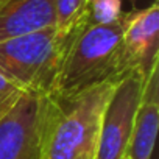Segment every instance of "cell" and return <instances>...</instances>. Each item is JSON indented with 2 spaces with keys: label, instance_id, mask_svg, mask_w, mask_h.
<instances>
[{
  "label": "cell",
  "instance_id": "cell-2",
  "mask_svg": "<svg viewBox=\"0 0 159 159\" xmlns=\"http://www.w3.org/2000/svg\"><path fill=\"white\" fill-rule=\"evenodd\" d=\"M129 11L116 22L105 25H88L80 31L66 56L48 95L72 97L108 80L123 78L131 69L123 53V31Z\"/></svg>",
  "mask_w": 159,
  "mask_h": 159
},
{
  "label": "cell",
  "instance_id": "cell-4",
  "mask_svg": "<svg viewBox=\"0 0 159 159\" xmlns=\"http://www.w3.org/2000/svg\"><path fill=\"white\" fill-rule=\"evenodd\" d=\"M147 73L131 70L117 84L102 122L94 159H128Z\"/></svg>",
  "mask_w": 159,
  "mask_h": 159
},
{
  "label": "cell",
  "instance_id": "cell-9",
  "mask_svg": "<svg viewBox=\"0 0 159 159\" xmlns=\"http://www.w3.org/2000/svg\"><path fill=\"white\" fill-rule=\"evenodd\" d=\"M89 0H55L56 28L59 33H72L88 27V8Z\"/></svg>",
  "mask_w": 159,
  "mask_h": 159
},
{
  "label": "cell",
  "instance_id": "cell-1",
  "mask_svg": "<svg viewBox=\"0 0 159 159\" xmlns=\"http://www.w3.org/2000/svg\"><path fill=\"white\" fill-rule=\"evenodd\" d=\"M122 78L72 97H45L42 159H94L108 103Z\"/></svg>",
  "mask_w": 159,
  "mask_h": 159
},
{
  "label": "cell",
  "instance_id": "cell-7",
  "mask_svg": "<svg viewBox=\"0 0 159 159\" xmlns=\"http://www.w3.org/2000/svg\"><path fill=\"white\" fill-rule=\"evenodd\" d=\"M159 128V59L145 78L128 159H151Z\"/></svg>",
  "mask_w": 159,
  "mask_h": 159
},
{
  "label": "cell",
  "instance_id": "cell-5",
  "mask_svg": "<svg viewBox=\"0 0 159 159\" xmlns=\"http://www.w3.org/2000/svg\"><path fill=\"white\" fill-rule=\"evenodd\" d=\"M45 97L25 92L0 117V159H42Z\"/></svg>",
  "mask_w": 159,
  "mask_h": 159
},
{
  "label": "cell",
  "instance_id": "cell-10",
  "mask_svg": "<svg viewBox=\"0 0 159 159\" xmlns=\"http://www.w3.org/2000/svg\"><path fill=\"white\" fill-rule=\"evenodd\" d=\"M122 11V0H89L86 16L89 25H105L116 22Z\"/></svg>",
  "mask_w": 159,
  "mask_h": 159
},
{
  "label": "cell",
  "instance_id": "cell-3",
  "mask_svg": "<svg viewBox=\"0 0 159 159\" xmlns=\"http://www.w3.org/2000/svg\"><path fill=\"white\" fill-rule=\"evenodd\" d=\"M80 31L64 34L50 27L0 42V73L25 92L48 95Z\"/></svg>",
  "mask_w": 159,
  "mask_h": 159
},
{
  "label": "cell",
  "instance_id": "cell-8",
  "mask_svg": "<svg viewBox=\"0 0 159 159\" xmlns=\"http://www.w3.org/2000/svg\"><path fill=\"white\" fill-rule=\"evenodd\" d=\"M56 27L55 0H11L0 11V42Z\"/></svg>",
  "mask_w": 159,
  "mask_h": 159
},
{
  "label": "cell",
  "instance_id": "cell-11",
  "mask_svg": "<svg viewBox=\"0 0 159 159\" xmlns=\"http://www.w3.org/2000/svg\"><path fill=\"white\" fill-rule=\"evenodd\" d=\"M25 94L19 86H16L13 81L0 73V117H2L10 108L14 106V103Z\"/></svg>",
  "mask_w": 159,
  "mask_h": 159
},
{
  "label": "cell",
  "instance_id": "cell-6",
  "mask_svg": "<svg viewBox=\"0 0 159 159\" xmlns=\"http://www.w3.org/2000/svg\"><path fill=\"white\" fill-rule=\"evenodd\" d=\"M159 2L143 10L129 11L123 31V53L131 69L148 73L151 64L159 59Z\"/></svg>",
  "mask_w": 159,
  "mask_h": 159
}]
</instances>
